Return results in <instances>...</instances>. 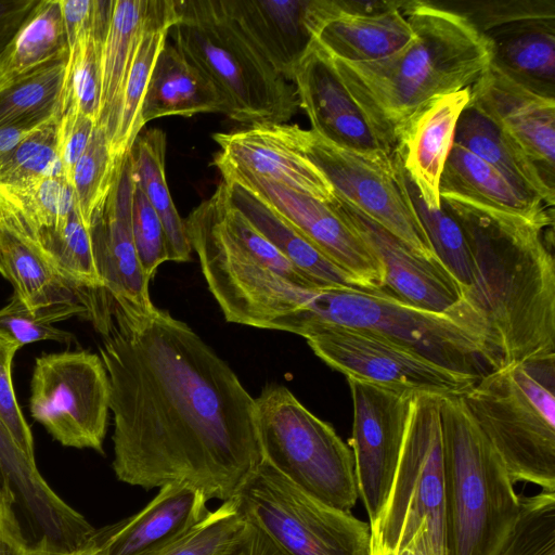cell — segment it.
<instances>
[{
  "mask_svg": "<svg viewBox=\"0 0 555 555\" xmlns=\"http://www.w3.org/2000/svg\"><path fill=\"white\" fill-rule=\"evenodd\" d=\"M111 314L99 350L117 479L144 489L186 483L207 500L234 499L263 461L255 398L169 312L112 305Z\"/></svg>",
  "mask_w": 555,
  "mask_h": 555,
  "instance_id": "cell-1",
  "label": "cell"
},
{
  "mask_svg": "<svg viewBox=\"0 0 555 555\" xmlns=\"http://www.w3.org/2000/svg\"><path fill=\"white\" fill-rule=\"evenodd\" d=\"M441 205L460 224L472 261L464 304L500 366L555 356V262L533 220L450 194Z\"/></svg>",
  "mask_w": 555,
  "mask_h": 555,
  "instance_id": "cell-2",
  "label": "cell"
},
{
  "mask_svg": "<svg viewBox=\"0 0 555 555\" xmlns=\"http://www.w3.org/2000/svg\"><path fill=\"white\" fill-rule=\"evenodd\" d=\"M414 38L374 62L332 57L349 93L393 151L408 124L434 100L472 87L491 64L489 39L463 15L433 1H400Z\"/></svg>",
  "mask_w": 555,
  "mask_h": 555,
  "instance_id": "cell-3",
  "label": "cell"
},
{
  "mask_svg": "<svg viewBox=\"0 0 555 555\" xmlns=\"http://www.w3.org/2000/svg\"><path fill=\"white\" fill-rule=\"evenodd\" d=\"M184 223L207 286L230 323L276 330L322 288L229 202L222 182Z\"/></svg>",
  "mask_w": 555,
  "mask_h": 555,
  "instance_id": "cell-4",
  "label": "cell"
},
{
  "mask_svg": "<svg viewBox=\"0 0 555 555\" xmlns=\"http://www.w3.org/2000/svg\"><path fill=\"white\" fill-rule=\"evenodd\" d=\"M440 414L446 555H494L518 519L519 496L462 397H441Z\"/></svg>",
  "mask_w": 555,
  "mask_h": 555,
  "instance_id": "cell-5",
  "label": "cell"
},
{
  "mask_svg": "<svg viewBox=\"0 0 555 555\" xmlns=\"http://www.w3.org/2000/svg\"><path fill=\"white\" fill-rule=\"evenodd\" d=\"M175 47L215 86L227 116L247 126L285 122L299 102L230 14L224 0H176Z\"/></svg>",
  "mask_w": 555,
  "mask_h": 555,
  "instance_id": "cell-6",
  "label": "cell"
},
{
  "mask_svg": "<svg viewBox=\"0 0 555 555\" xmlns=\"http://www.w3.org/2000/svg\"><path fill=\"white\" fill-rule=\"evenodd\" d=\"M312 325L371 332L444 367L477 377L500 366L482 335L461 317L421 310L387 293L321 288L283 319L276 331L298 335Z\"/></svg>",
  "mask_w": 555,
  "mask_h": 555,
  "instance_id": "cell-7",
  "label": "cell"
},
{
  "mask_svg": "<svg viewBox=\"0 0 555 555\" xmlns=\"http://www.w3.org/2000/svg\"><path fill=\"white\" fill-rule=\"evenodd\" d=\"M461 397L513 482L555 492V356L495 367Z\"/></svg>",
  "mask_w": 555,
  "mask_h": 555,
  "instance_id": "cell-8",
  "label": "cell"
},
{
  "mask_svg": "<svg viewBox=\"0 0 555 555\" xmlns=\"http://www.w3.org/2000/svg\"><path fill=\"white\" fill-rule=\"evenodd\" d=\"M440 396L412 397L401 453L385 506L371 528L370 555H446Z\"/></svg>",
  "mask_w": 555,
  "mask_h": 555,
  "instance_id": "cell-9",
  "label": "cell"
},
{
  "mask_svg": "<svg viewBox=\"0 0 555 555\" xmlns=\"http://www.w3.org/2000/svg\"><path fill=\"white\" fill-rule=\"evenodd\" d=\"M255 401L263 461L317 500L349 512L359 496L353 455L333 426L283 385L264 387Z\"/></svg>",
  "mask_w": 555,
  "mask_h": 555,
  "instance_id": "cell-10",
  "label": "cell"
},
{
  "mask_svg": "<svg viewBox=\"0 0 555 555\" xmlns=\"http://www.w3.org/2000/svg\"><path fill=\"white\" fill-rule=\"evenodd\" d=\"M285 555H370L371 528L300 490L266 461L234 498Z\"/></svg>",
  "mask_w": 555,
  "mask_h": 555,
  "instance_id": "cell-11",
  "label": "cell"
},
{
  "mask_svg": "<svg viewBox=\"0 0 555 555\" xmlns=\"http://www.w3.org/2000/svg\"><path fill=\"white\" fill-rule=\"evenodd\" d=\"M109 402L108 375L96 353L63 351L36 359L30 415L61 444L102 453Z\"/></svg>",
  "mask_w": 555,
  "mask_h": 555,
  "instance_id": "cell-12",
  "label": "cell"
},
{
  "mask_svg": "<svg viewBox=\"0 0 555 555\" xmlns=\"http://www.w3.org/2000/svg\"><path fill=\"white\" fill-rule=\"evenodd\" d=\"M299 336L324 363L390 389L440 397L462 396L480 378L444 367L384 336L336 325H312Z\"/></svg>",
  "mask_w": 555,
  "mask_h": 555,
  "instance_id": "cell-13",
  "label": "cell"
},
{
  "mask_svg": "<svg viewBox=\"0 0 555 555\" xmlns=\"http://www.w3.org/2000/svg\"><path fill=\"white\" fill-rule=\"evenodd\" d=\"M299 139L302 152L322 171L336 197L400 238L416 254L438 259L402 190L392 154L343 149L302 128Z\"/></svg>",
  "mask_w": 555,
  "mask_h": 555,
  "instance_id": "cell-14",
  "label": "cell"
},
{
  "mask_svg": "<svg viewBox=\"0 0 555 555\" xmlns=\"http://www.w3.org/2000/svg\"><path fill=\"white\" fill-rule=\"evenodd\" d=\"M347 382L353 409L350 447L356 481L371 526L389 495L415 393L354 378Z\"/></svg>",
  "mask_w": 555,
  "mask_h": 555,
  "instance_id": "cell-15",
  "label": "cell"
},
{
  "mask_svg": "<svg viewBox=\"0 0 555 555\" xmlns=\"http://www.w3.org/2000/svg\"><path fill=\"white\" fill-rule=\"evenodd\" d=\"M215 165L222 180L234 181L261 197L360 288L386 293L378 260L332 204L223 163Z\"/></svg>",
  "mask_w": 555,
  "mask_h": 555,
  "instance_id": "cell-16",
  "label": "cell"
},
{
  "mask_svg": "<svg viewBox=\"0 0 555 555\" xmlns=\"http://www.w3.org/2000/svg\"><path fill=\"white\" fill-rule=\"evenodd\" d=\"M1 494L11 499L33 547L48 555H70L96 532L52 490L36 461L18 447L0 421Z\"/></svg>",
  "mask_w": 555,
  "mask_h": 555,
  "instance_id": "cell-17",
  "label": "cell"
},
{
  "mask_svg": "<svg viewBox=\"0 0 555 555\" xmlns=\"http://www.w3.org/2000/svg\"><path fill=\"white\" fill-rule=\"evenodd\" d=\"M332 205L378 260L387 294L421 310L459 315L482 335L475 317L464 304L459 282L438 259L416 254L345 201L336 197Z\"/></svg>",
  "mask_w": 555,
  "mask_h": 555,
  "instance_id": "cell-18",
  "label": "cell"
},
{
  "mask_svg": "<svg viewBox=\"0 0 555 555\" xmlns=\"http://www.w3.org/2000/svg\"><path fill=\"white\" fill-rule=\"evenodd\" d=\"M309 28L328 55L349 63L385 59L414 38L400 1L311 0Z\"/></svg>",
  "mask_w": 555,
  "mask_h": 555,
  "instance_id": "cell-19",
  "label": "cell"
},
{
  "mask_svg": "<svg viewBox=\"0 0 555 555\" xmlns=\"http://www.w3.org/2000/svg\"><path fill=\"white\" fill-rule=\"evenodd\" d=\"M300 129L286 122H260L233 132L214 133L212 139L220 147L214 162L332 204L336 199L334 190L302 152Z\"/></svg>",
  "mask_w": 555,
  "mask_h": 555,
  "instance_id": "cell-20",
  "label": "cell"
},
{
  "mask_svg": "<svg viewBox=\"0 0 555 555\" xmlns=\"http://www.w3.org/2000/svg\"><path fill=\"white\" fill-rule=\"evenodd\" d=\"M133 188L129 153L121 159L106 202L89 230L96 271L111 305L150 308L154 306L149 292L151 278L141 267L131 227Z\"/></svg>",
  "mask_w": 555,
  "mask_h": 555,
  "instance_id": "cell-21",
  "label": "cell"
},
{
  "mask_svg": "<svg viewBox=\"0 0 555 555\" xmlns=\"http://www.w3.org/2000/svg\"><path fill=\"white\" fill-rule=\"evenodd\" d=\"M292 81L315 134L343 149L392 154L349 93L332 57L314 40Z\"/></svg>",
  "mask_w": 555,
  "mask_h": 555,
  "instance_id": "cell-22",
  "label": "cell"
},
{
  "mask_svg": "<svg viewBox=\"0 0 555 555\" xmlns=\"http://www.w3.org/2000/svg\"><path fill=\"white\" fill-rule=\"evenodd\" d=\"M468 105L509 135L554 185L555 99L521 87L490 64L470 87Z\"/></svg>",
  "mask_w": 555,
  "mask_h": 555,
  "instance_id": "cell-23",
  "label": "cell"
},
{
  "mask_svg": "<svg viewBox=\"0 0 555 555\" xmlns=\"http://www.w3.org/2000/svg\"><path fill=\"white\" fill-rule=\"evenodd\" d=\"M0 274L30 311L80 304L88 317L99 294L83 291L63 278L43 256L33 231L15 205L0 190Z\"/></svg>",
  "mask_w": 555,
  "mask_h": 555,
  "instance_id": "cell-24",
  "label": "cell"
},
{
  "mask_svg": "<svg viewBox=\"0 0 555 555\" xmlns=\"http://www.w3.org/2000/svg\"><path fill=\"white\" fill-rule=\"evenodd\" d=\"M179 21L176 0H113L102 49L101 100L96 125L113 141L119 120L125 83L143 37Z\"/></svg>",
  "mask_w": 555,
  "mask_h": 555,
  "instance_id": "cell-25",
  "label": "cell"
},
{
  "mask_svg": "<svg viewBox=\"0 0 555 555\" xmlns=\"http://www.w3.org/2000/svg\"><path fill=\"white\" fill-rule=\"evenodd\" d=\"M469 99L470 87L434 100L408 124L393 150L429 208L441 207L440 178Z\"/></svg>",
  "mask_w": 555,
  "mask_h": 555,
  "instance_id": "cell-26",
  "label": "cell"
},
{
  "mask_svg": "<svg viewBox=\"0 0 555 555\" xmlns=\"http://www.w3.org/2000/svg\"><path fill=\"white\" fill-rule=\"evenodd\" d=\"M206 496L186 483H166L135 515L105 528L106 555H153L209 513Z\"/></svg>",
  "mask_w": 555,
  "mask_h": 555,
  "instance_id": "cell-27",
  "label": "cell"
},
{
  "mask_svg": "<svg viewBox=\"0 0 555 555\" xmlns=\"http://www.w3.org/2000/svg\"><path fill=\"white\" fill-rule=\"evenodd\" d=\"M311 0H224L242 30L287 81L313 41Z\"/></svg>",
  "mask_w": 555,
  "mask_h": 555,
  "instance_id": "cell-28",
  "label": "cell"
},
{
  "mask_svg": "<svg viewBox=\"0 0 555 555\" xmlns=\"http://www.w3.org/2000/svg\"><path fill=\"white\" fill-rule=\"evenodd\" d=\"M491 65L521 87L555 99V20H528L485 34Z\"/></svg>",
  "mask_w": 555,
  "mask_h": 555,
  "instance_id": "cell-29",
  "label": "cell"
},
{
  "mask_svg": "<svg viewBox=\"0 0 555 555\" xmlns=\"http://www.w3.org/2000/svg\"><path fill=\"white\" fill-rule=\"evenodd\" d=\"M201 113L227 115L225 102L206 76L167 41L149 81L141 112L142 122Z\"/></svg>",
  "mask_w": 555,
  "mask_h": 555,
  "instance_id": "cell-30",
  "label": "cell"
},
{
  "mask_svg": "<svg viewBox=\"0 0 555 555\" xmlns=\"http://www.w3.org/2000/svg\"><path fill=\"white\" fill-rule=\"evenodd\" d=\"M454 143L472 152L521 193L552 208L555 188L528 154L494 122L467 104L454 134Z\"/></svg>",
  "mask_w": 555,
  "mask_h": 555,
  "instance_id": "cell-31",
  "label": "cell"
},
{
  "mask_svg": "<svg viewBox=\"0 0 555 555\" xmlns=\"http://www.w3.org/2000/svg\"><path fill=\"white\" fill-rule=\"evenodd\" d=\"M229 202L294 266L322 288H360L261 197L234 181H221ZM362 289V288H361Z\"/></svg>",
  "mask_w": 555,
  "mask_h": 555,
  "instance_id": "cell-32",
  "label": "cell"
},
{
  "mask_svg": "<svg viewBox=\"0 0 555 555\" xmlns=\"http://www.w3.org/2000/svg\"><path fill=\"white\" fill-rule=\"evenodd\" d=\"M439 192L533 220H554L552 208L521 193L491 165L456 143L444 164Z\"/></svg>",
  "mask_w": 555,
  "mask_h": 555,
  "instance_id": "cell-33",
  "label": "cell"
},
{
  "mask_svg": "<svg viewBox=\"0 0 555 555\" xmlns=\"http://www.w3.org/2000/svg\"><path fill=\"white\" fill-rule=\"evenodd\" d=\"M132 173L164 225L169 261L191 259L192 247L165 176L166 134L154 128L139 134L130 151Z\"/></svg>",
  "mask_w": 555,
  "mask_h": 555,
  "instance_id": "cell-34",
  "label": "cell"
},
{
  "mask_svg": "<svg viewBox=\"0 0 555 555\" xmlns=\"http://www.w3.org/2000/svg\"><path fill=\"white\" fill-rule=\"evenodd\" d=\"M67 54L60 0H38L0 56V83Z\"/></svg>",
  "mask_w": 555,
  "mask_h": 555,
  "instance_id": "cell-35",
  "label": "cell"
},
{
  "mask_svg": "<svg viewBox=\"0 0 555 555\" xmlns=\"http://www.w3.org/2000/svg\"><path fill=\"white\" fill-rule=\"evenodd\" d=\"M69 54L0 83V126L59 113Z\"/></svg>",
  "mask_w": 555,
  "mask_h": 555,
  "instance_id": "cell-36",
  "label": "cell"
},
{
  "mask_svg": "<svg viewBox=\"0 0 555 555\" xmlns=\"http://www.w3.org/2000/svg\"><path fill=\"white\" fill-rule=\"evenodd\" d=\"M392 157L399 182L435 256L459 282L464 298L465 293L472 286L473 276L470 256L460 224L442 205L440 208L427 207L393 152Z\"/></svg>",
  "mask_w": 555,
  "mask_h": 555,
  "instance_id": "cell-37",
  "label": "cell"
},
{
  "mask_svg": "<svg viewBox=\"0 0 555 555\" xmlns=\"http://www.w3.org/2000/svg\"><path fill=\"white\" fill-rule=\"evenodd\" d=\"M35 237L43 256L63 278L83 291L105 295L95 267L90 230L77 209L62 225L38 231Z\"/></svg>",
  "mask_w": 555,
  "mask_h": 555,
  "instance_id": "cell-38",
  "label": "cell"
},
{
  "mask_svg": "<svg viewBox=\"0 0 555 555\" xmlns=\"http://www.w3.org/2000/svg\"><path fill=\"white\" fill-rule=\"evenodd\" d=\"M171 28H159L147 33L138 48L129 70L120 105L116 134L111 151L117 160L128 155L143 128L142 105L157 57L167 42Z\"/></svg>",
  "mask_w": 555,
  "mask_h": 555,
  "instance_id": "cell-39",
  "label": "cell"
},
{
  "mask_svg": "<svg viewBox=\"0 0 555 555\" xmlns=\"http://www.w3.org/2000/svg\"><path fill=\"white\" fill-rule=\"evenodd\" d=\"M120 162L112 154L105 130L95 125L69 179L77 212L88 228L106 202Z\"/></svg>",
  "mask_w": 555,
  "mask_h": 555,
  "instance_id": "cell-40",
  "label": "cell"
},
{
  "mask_svg": "<svg viewBox=\"0 0 555 555\" xmlns=\"http://www.w3.org/2000/svg\"><path fill=\"white\" fill-rule=\"evenodd\" d=\"M0 190L15 205L34 235L62 225L77 209L74 191L65 175H52Z\"/></svg>",
  "mask_w": 555,
  "mask_h": 555,
  "instance_id": "cell-41",
  "label": "cell"
},
{
  "mask_svg": "<svg viewBox=\"0 0 555 555\" xmlns=\"http://www.w3.org/2000/svg\"><path fill=\"white\" fill-rule=\"evenodd\" d=\"M57 124L59 113L0 160V186L13 188L42 177L64 175L57 156Z\"/></svg>",
  "mask_w": 555,
  "mask_h": 555,
  "instance_id": "cell-42",
  "label": "cell"
},
{
  "mask_svg": "<svg viewBox=\"0 0 555 555\" xmlns=\"http://www.w3.org/2000/svg\"><path fill=\"white\" fill-rule=\"evenodd\" d=\"M519 500L518 519L494 555H555V492Z\"/></svg>",
  "mask_w": 555,
  "mask_h": 555,
  "instance_id": "cell-43",
  "label": "cell"
},
{
  "mask_svg": "<svg viewBox=\"0 0 555 555\" xmlns=\"http://www.w3.org/2000/svg\"><path fill=\"white\" fill-rule=\"evenodd\" d=\"M104 41L91 36L69 51L59 113L75 108L96 124L101 100V61Z\"/></svg>",
  "mask_w": 555,
  "mask_h": 555,
  "instance_id": "cell-44",
  "label": "cell"
},
{
  "mask_svg": "<svg viewBox=\"0 0 555 555\" xmlns=\"http://www.w3.org/2000/svg\"><path fill=\"white\" fill-rule=\"evenodd\" d=\"M74 315L88 317V310L80 304H64L38 311H30L24 302L12 295L0 309V330L8 334L20 347L41 340H54L70 345L74 335L53 326V323Z\"/></svg>",
  "mask_w": 555,
  "mask_h": 555,
  "instance_id": "cell-45",
  "label": "cell"
},
{
  "mask_svg": "<svg viewBox=\"0 0 555 555\" xmlns=\"http://www.w3.org/2000/svg\"><path fill=\"white\" fill-rule=\"evenodd\" d=\"M244 521L236 500L224 501L182 538L153 555H222Z\"/></svg>",
  "mask_w": 555,
  "mask_h": 555,
  "instance_id": "cell-46",
  "label": "cell"
},
{
  "mask_svg": "<svg viewBox=\"0 0 555 555\" xmlns=\"http://www.w3.org/2000/svg\"><path fill=\"white\" fill-rule=\"evenodd\" d=\"M468 20L482 35L521 21L555 20L554 0L436 2Z\"/></svg>",
  "mask_w": 555,
  "mask_h": 555,
  "instance_id": "cell-47",
  "label": "cell"
},
{
  "mask_svg": "<svg viewBox=\"0 0 555 555\" xmlns=\"http://www.w3.org/2000/svg\"><path fill=\"white\" fill-rule=\"evenodd\" d=\"M131 227L141 267L152 279L156 269L169 261L167 238L160 218L135 181L131 204Z\"/></svg>",
  "mask_w": 555,
  "mask_h": 555,
  "instance_id": "cell-48",
  "label": "cell"
},
{
  "mask_svg": "<svg viewBox=\"0 0 555 555\" xmlns=\"http://www.w3.org/2000/svg\"><path fill=\"white\" fill-rule=\"evenodd\" d=\"M20 345L0 330V421L18 447L35 460L34 439L30 428L18 405L11 366Z\"/></svg>",
  "mask_w": 555,
  "mask_h": 555,
  "instance_id": "cell-49",
  "label": "cell"
},
{
  "mask_svg": "<svg viewBox=\"0 0 555 555\" xmlns=\"http://www.w3.org/2000/svg\"><path fill=\"white\" fill-rule=\"evenodd\" d=\"M95 121L75 108L59 113L57 156L66 178L87 149L95 127Z\"/></svg>",
  "mask_w": 555,
  "mask_h": 555,
  "instance_id": "cell-50",
  "label": "cell"
},
{
  "mask_svg": "<svg viewBox=\"0 0 555 555\" xmlns=\"http://www.w3.org/2000/svg\"><path fill=\"white\" fill-rule=\"evenodd\" d=\"M69 51L109 16L113 0H60Z\"/></svg>",
  "mask_w": 555,
  "mask_h": 555,
  "instance_id": "cell-51",
  "label": "cell"
},
{
  "mask_svg": "<svg viewBox=\"0 0 555 555\" xmlns=\"http://www.w3.org/2000/svg\"><path fill=\"white\" fill-rule=\"evenodd\" d=\"M7 494L0 495V555H36Z\"/></svg>",
  "mask_w": 555,
  "mask_h": 555,
  "instance_id": "cell-52",
  "label": "cell"
},
{
  "mask_svg": "<svg viewBox=\"0 0 555 555\" xmlns=\"http://www.w3.org/2000/svg\"><path fill=\"white\" fill-rule=\"evenodd\" d=\"M222 555H285L278 544L256 524L244 525Z\"/></svg>",
  "mask_w": 555,
  "mask_h": 555,
  "instance_id": "cell-53",
  "label": "cell"
},
{
  "mask_svg": "<svg viewBox=\"0 0 555 555\" xmlns=\"http://www.w3.org/2000/svg\"><path fill=\"white\" fill-rule=\"evenodd\" d=\"M38 0H0V56Z\"/></svg>",
  "mask_w": 555,
  "mask_h": 555,
  "instance_id": "cell-54",
  "label": "cell"
},
{
  "mask_svg": "<svg viewBox=\"0 0 555 555\" xmlns=\"http://www.w3.org/2000/svg\"><path fill=\"white\" fill-rule=\"evenodd\" d=\"M44 122L38 119H24L0 126V160Z\"/></svg>",
  "mask_w": 555,
  "mask_h": 555,
  "instance_id": "cell-55",
  "label": "cell"
},
{
  "mask_svg": "<svg viewBox=\"0 0 555 555\" xmlns=\"http://www.w3.org/2000/svg\"><path fill=\"white\" fill-rule=\"evenodd\" d=\"M70 555H106L105 529L96 530L87 544Z\"/></svg>",
  "mask_w": 555,
  "mask_h": 555,
  "instance_id": "cell-56",
  "label": "cell"
},
{
  "mask_svg": "<svg viewBox=\"0 0 555 555\" xmlns=\"http://www.w3.org/2000/svg\"><path fill=\"white\" fill-rule=\"evenodd\" d=\"M396 555H420L415 547L409 543L403 548H401Z\"/></svg>",
  "mask_w": 555,
  "mask_h": 555,
  "instance_id": "cell-57",
  "label": "cell"
},
{
  "mask_svg": "<svg viewBox=\"0 0 555 555\" xmlns=\"http://www.w3.org/2000/svg\"><path fill=\"white\" fill-rule=\"evenodd\" d=\"M36 555H47V554H43V553H37Z\"/></svg>",
  "mask_w": 555,
  "mask_h": 555,
  "instance_id": "cell-58",
  "label": "cell"
}]
</instances>
